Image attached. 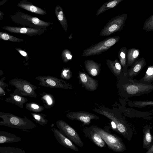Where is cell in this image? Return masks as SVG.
<instances>
[{
  "instance_id": "23",
  "label": "cell",
  "mask_w": 153,
  "mask_h": 153,
  "mask_svg": "<svg viewBox=\"0 0 153 153\" xmlns=\"http://www.w3.org/2000/svg\"><path fill=\"white\" fill-rule=\"evenodd\" d=\"M127 50L126 47H123L120 49L118 53L119 62L124 69L128 67L126 57Z\"/></svg>"
},
{
  "instance_id": "42",
  "label": "cell",
  "mask_w": 153,
  "mask_h": 153,
  "mask_svg": "<svg viewBox=\"0 0 153 153\" xmlns=\"http://www.w3.org/2000/svg\"><path fill=\"white\" fill-rule=\"evenodd\" d=\"M2 13L0 12V16L2 15Z\"/></svg>"
},
{
  "instance_id": "3",
  "label": "cell",
  "mask_w": 153,
  "mask_h": 153,
  "mask_svg": "<svg viewBox=\"0 0 153 153\" xmlns=\"http://www.w3.org/2000/svg\"><path fill=\"white\" fill-rule=\"evenodd\" d=\"M127 17V14L124 13L112 18L104 26L100 32V35L107 36L120 32L123 29Z\"/></svg>"
},
{
  "instance_id": "36",
  "label": "cell",
  "mask_w": 153,
  "mask_h": 153,
  "mask_svg": "<svg viewBox=\"0 0 153 153\" xmlns=\"http://www.w3.org/2000/svg\"><path fill=\"white\" fill-rule=\"evenodd\" d=\"M16 49L22 56L25 57H26L27 56V53L25 51L22 50L19 48H16Z\"/></svg>"
},
{
  "instance_id": "14",
  "label": "cell",
  "mask_w": 153,
  "mask_h": 153,
  "mask_svg": "<svg viewBox=\"0 0 153 153\" xmlns=\"http://www.w3.org/2000/svg\"><path fill=\"white\" fill-rule=\"evenodd\" d=\"M22 140V138L15 134L7 131H0V144L17 143Z\"/></svg>"
},
{
  "instance_id": "6",
  "label": "cell",
  "mask_w": 153,
  "mask_h": 153,
  "mask_svg": "<svg viewBox=\"0 0 153 153\" xmlns=\"http://www.w3.org/2000/svg\"><path fill=\"white\" fill-rule=\"evenodd\" d=\"M10 83L14 85L17 89L19 91L20 95L25 96L36 98L37 95L35 90L37 87L30 82L22 79H13Z\"/></svg>"
},
{
  "instance_id": "28",
  "label": "cell",
  "mask_w": 153,
  "mask_h": 153,
  "mask_svg": "<svg viewBox=\"0 0 153 153\" xmlns=\"http://www.w3.org/2000/svg\"><path fill=\"white\" fill-rule=\"evenodd\" d=\"M26 108L29 111L36 113L41 112L45 109L43 106L32 102L27 103L26 105Z\"/></svg>"
},
{
  "instance_id": "40",
  "label": "cell",
  "mask_w": 153,
  "mask_h": 153,
  "mask_svg": "<svg viewBox=\"0 0 153 153\" xmlns=\"http://www.w3.org/2000/svg\"><path fill=\"white\" fill-rule=\"evenodd\" d=\"M147 153H153V146L151 147V148H150L147 152Z\"/></svg>"
},
{
  "instance_id": "7",
  "label": "cell",
  "mask_w": 153,
  "mask_h": 153,
  "mask_svg": "<svg viewBox=\"0 0 153 153\" xmlns=\"http://www.w3.org/2000/svg\"><path fill=\"white\" fill-rule=\"evenodd\" d=\"M92 130L98 133L108 146L113 150L117 152H122L124 150V145L115 136L101 129L95 128Z\"/></svg>"
},
{
  "instance_id": "35",
  "label": "cell",
  "mask_w": 153,
  "mask_h": 153,
  "mask_svg": "<svg viewBox=\"0 0 153 153\" xmlns=\"http://www.w3.org/2000/svg\"><path fill=\"white\" fill-rule=\"evenodd\" d=\"M134 104L135 106L138 107H143L147 105H152L153 102L152 101H138L134 102Z\"/></svg>"
},
{
  "instance_id": "4",
  "label": "cell",
  "mask_w": 153,
  "mask_h": 153,
  "mask_svg": "<svg viewBox=\"0 0 153 153\" xmlns=\"http://www.w3.org/2000/svg\"><path fill=\"white\" fill-rule=\"evenodd\" d=\"M36 79L39 82V85L45 87L62 89H72V85L62 79L49 76H38Z\"/></svg>"
},
{
  "instance_id": "2",
  "label": "cell",
  "mask_w": 153,
  "mask_h": 153,
  "mask_svg": "<svg viewBox=\"0 0 153 153\" xmlns=\"http://www.w3.org/2000/svg\"><path fill=\"white\" fill-rule=\"evenodd\" d=\"M120 39L119 36L108 37L85 50L83 56H88L101 54L117 43Z\"/></svg>"
},
{
  "instance_id": "37",
  "label": "cell",
  "mask_w": 153,
  "mask_h": 153,
  "mask_svg": "<svg viewBox=\"0 0 153 153\" xmlns=\"http://www.w3.org/2000/svg\"><path fill=\"white\" fill-rule=\"evenodd\" d=\"M0 86L2 87L3 89L8 86L7 84L3 82L2 80H0Z\"/></svg>"
},
{
  "instance_id": "21",
  "label": "cell",
  "mask_w": 153,
  "mask_h": 153,
  "mask_svg": "<svg viewBox=\"0 0 153 153\" xmlns=\"http://www.w3.org/2000/svg\"><path fill=\"white\" fill-rule=\"evenodd\" d=\"M55 13L58 21L63 28L66 30L67 27V22L62 8L59 6L57 5L55 9Z\"/></svg>"
},
{
  "instance_id": "12",
  "label": "cell",
  "mask_w": 153,
  "mask_h": 153,
  "mask_svg": "<svg viewBox=\"0 0 153 153\" xmlns=\"http://www.w3.org/2000/svg\"><path fill=\"white\" fill-rule=\"evenodd\" d=\"M85 69L88 73L93 76H97L100 71L101 63L91 59L86 60L84 62Z\"/></svg>"
},
{
  "instance_id": "39",
  "label": "cell",
  "mask_w": 153,
  "mask_h": 153,
  "mask_svg": "<svg viewBox=\"0 0 153 153\" xmlns=\"http://www.w3.org/2000/svg\"><path fill=\"white\" fill-rule=\"evenodd\" d=\"M111 124L113 128L114 129H116L117 127L115 123L112 121L111 122Z\"/></svg>"
},
{
  "instance_id": "5",
  "label": "cell",
  "mask_w": 153,
  "mask_h": 153,
  "mask_svg": "<svg viewBox=\"0 0 153 153\" xmlns=\"http://www.w3.org/2000/svg\"><path fill=\"white\" fill-rule=\"evenodd\" d=\"M57 127L60 131L69 139L74 143L80 147L83 146V144L76 131L65 121L59 120L56 122Z\"/></svg>"
},
{
  "instance_id": "9",
  "label": "cell",
  "mask_w": 153,
  "mask_h": 153,
  "mask_svg": "<svg viewBox=\"0 0 153 153\" xmlns=\"http://www.w3.org/2000/svg\"><path fill=\"white\" fill-rule=\"evenodd\" d=\"M151 89H153V85L142 83L128 84L125 86V90L127 94L133 95L148 92Z\"/></svg>"
},
{
  "instance_id": "18",
  "label": "cell",
  "mask_w": 153,
  "mask_h": 153,
  "mask_svg": "<svg viewBox=\"0 0 153 153\" xmlns=\"http://www.w3.org/2000/svg\"><path fill=\"white\" fill-rule=\"evenodd\" d=\"M123 0H110L104 3L98 9L96 15L97 16L106 11L116 7Z\"/></svg>"
},
{
  "instance_id": "41",
  "label": "cell",
  "mask_w": 153,
  "mask_h": 153,
  "mask_svg": "<svg viewBox=\"0 0 153 153\" xmlns=\"http://www.w3.org/2000/svg\"><path fill=\"white\" fill-rule=\"evenodd\" d=\"M2 74H3V72H0V76H1V75H2Z\"/></svg>"
},
{
  "instance_id": "13",
  "label": "cell",
  "mask_w": 153,
  "mask_h": 153,
  "mask_svg": "<svg viewBox=\"0 0 153 153\" xmlns=\"http://www.w3.org/2000/svg\"><path fill=\"white\" fill-rule=\"evenodd\" d=\"M2 28L11 33L27 35L36 33L39 30L36 29L15 26H4Z\"/></svg>"
},
{
  "instance_id": "11",
  "label": "cell",
  "mask_w": 153,
  "mask_h": 153,
  "mask_svg": "<svg viewBox=\"0 0 153 153\" xmlns=\"http://www.w3.org/2000/svg\"><path fill=\"white\" fill-rule=\"evenodd\" d=\"M54 135L57 141L61 145L75 151L79 149L74 143L69 139L63 135L60 131L54 128L52 129Z\"/></svg>"
},
{
  "instance_id": "19",
  "label": "cell",
  "mask_w": 153,
  "mask_h": 153,
  "mask_svg": "<svg viewBox=\"0 0 153 153\" xmlns=\"http://www.w3.org/2000/svg\"><path fill=\"white\" fill-rule=\"evenodd\" d=\"M18 6L30 12L40 15H44L46 12L43 9L32 4L24 2H20Z\"/></svg>"
},
{
  "instance_id": "33",
  "label": "cell",
  "mask_w": 153,
  "mask_h": 153,
  "mask_svg": "<svg viewBox=\"0 0 153 153\" xmlns=\"http://www.w3.org/2000/svg\"><path fill=\"white\" fill-rule=\"evenodd\" d=\"M62 57L63 61L65 62H67L71 60L72 57L71 52L68 50H64L62 53Z\"/></svg>"
},
{
  "instance_id": "26",
  "label": "cell",
  "mask_w": 153,
  "mask_h": 153,
  "mask_svg": "<svg viewBox=\"0 0 153 153\" xmlns=\"http://www.w3.org/2000/svg\"><path fill=\"white\" fill-rule=\"evenodd\" d=\"M0 153H26L25 151L18 147H0Z\"/></svg>"
},
{
  "instance_id": "30",
  "label": "cell",
  "mask_w": 153,
  "mask_h": 153,
  "mask_svg": "<svg viewBox=\"0 0 153 153\" xmlns=\"http://www.w3.org/2000/svg\"><path fill=\"white\" fill-rule=\"evenodd\" d=\"M153 80V66L150 65L148 68L146 74L142 79L144 82H150Z\"/></svg>"
},
{
  "instance_id": "1",
  "label": "cell",
  "mask_w": 153,
  "mask_h": 153,
  "mask_svg": "<svg viewBox=\"0 0 153 153\" xmlns=\"http://www.w3.org/2000/svg\"><path fill=\"white\" fill-rule=\"evenodd\" d=\"M0 125L26 131L36 126L34 123L25 117L22 118L7 113L0 114Z\"/></svg>"
},
{
  "instance_id": "8",
  "label": "cell",
  "mask_w": 153,
  "mask_h": 153,
  "mask_svg": "<svg viewBox=\"0 0 153 153\" xmlns=\"http://www.w3.org/2000/svg\"><path fill=\"white\" fill-rule=\"evenodd\" d=\"M66 117L72 120H76L81 121L83 125H88L91 120L96 119L97 116L87 112L79 111L69 112L66 114Z\"/></svg>"
},
{
  "instance_id": "31",
  "label": "cell",
  "mask_w": 153,
  "mask_h": 153,
  "mask_svg": "<svg viewBox=\"0 0 153 153\" xmlns=\"http://www.w3.org/2000/svg\"><path fill=\"white\" fill-rule=\"evenodd\" d=\"M143 29L146 31H151L153 30V15H151L148 19H146L143 26Z\"/></svg>"
},
{
  "instance_id": "32",
  "label": "cell",
  "mask_w": 153,
  "mask_h": 153,
  "mask_svg": "<svg viewBox=\"0 0 153 153\" xmlns=\"http://www.w3.org/2000/svg\"><path fill=\"white\" fill-rule=\"evenodd\" d=\"M60 76L62 78L69 79L72 76L71 71L69 68H64L61 73Z\"/></svg>"
},
{
  "instance_id": "38",
  "label": "cell",
  "mask_w": 153,
  "mask_h": 153,
  "mask_svg": "<svg viewBox=\"0 0 153 153\" xmlns=\"http://www.w3.org/2000/svg\"><path fill=\"white\" fill-rule=\"evenodd\" d=\"M5 92L3 88L0 86V96H3L5 95Z\"/></svg>"
},
{
  "instance_id": "17",
  "label": "cell",
  "mask_w": 153,
  "mask_h": 153,
  "mask_svg": "<svg viewBox=\"0 0 153 153\" xmlns=\"http://www.w3.org/2000/svg\"><path fill=\"white\" fill-rule=\"evenodd\" d=\"M140 54V50L135 48L127 50L126 57L128 66H131L138 59Z\"/></svg>"
},
{
  "instance_id": "29",
  "label": "cell",
  "mask_w": 153,
  "mask_h": 153,
  "mask_svg": "<svg viewBox=\"0 0 153 153\" xmlns=\"http://www.w3.org/2000/svg\"><path fill=\"white\" fill-rule=\"evenodd\" d=\"M10 97L12 99V102L15 101L14 103L21 108H23V104L28 100L27 98L17 95H13Z\"/></svg>"
},
{
  "instance_id": "15",
  "label": "cell",
  "mask_w": 153,
  "mask_h": 153,
  "mask_svg": "<svg viewBox=\"0 0 153 153\" xmlns=\"http://www.w3.org/2000/svg\"><path fill=\"white\" fill-rule=\"evenodd\" d=\"M146 64V62L143 57L138 59L129 70V76L131 77L137 75Z\"/></svg>"
},
{
  "instance_id": "24",
  "label": "cell",
  "mask_w": 153,
  "mask_h": 153,
  "mask_svg": "<svg viewBox=\"0 0 153 153\" xmlns=\"http://www.w3.org/2000/svg\"><path fill=\"white\" fill-rule=\"evenodd\" d=\"M41 95L42 96V100L43 101L45 108H49L54 105V99L51 94L44 93L41 94Z\"/></svg>"
},
{
  "instance_id": "20",
  "label": "cell",
  "mask_w": 153,
  "mask_h": 153,
  "mask_svg": "<svg viewBox=\"0 0 153 153\" xmlns=\"http://www.w3.org/2000/svg\"><path fill=\"white\" fill-rule=\"evenodd\" d=\"M106 64L114 74L116 75L120 74L122 70V67L117 59H116L114 61L107 59Z\"/></svg>"
},
{
  "instance_id": "10",
  "label": "cell",
  "mask_w": 153,
  "mask_h": 153,
  "mask_svg": "<svg viewBox=\"0 0 153 153\" xmlns=\"http://www.w3.org/2000/svg\"><path fill=\"white\" fill-rule=\"evenodd\" d=\"M78 78L79 83L86 90L92 91L97 89L98 84L96 80L85 73L79 71Z\"/></svg>"
},
{
  "instance_id": "27",
  "label": "cell",
  "mask_w": 153,
  "mask_h": 153,
  "mask_svg": "<svg viewBox=\"0 0 153 153\" xmlns=\"http://www.w3.org/2000/svg\"><path fill=\"white\" fill-rule=\"evenodd\" d=\"M0 39L12 42H20L23 41V40L17 38L7 33L0 31Z\"/></svg>"
},
{
  "instance_id": "16",
  "label": "cell",
  "mask_w": 153,
  "mask_h": 153,
  "mask_svg": "<svg viewBox=\"0 0 153 153\" xmlns=\"http://www.w3.org/2000/svg\"><path fill=\"white\" fill-rule=\"evenodd\" d=\"M98 112L112 120L116 124L118 130L120 132L124 133L126 131V128L124 125L112 113L103 110H100Z\"/></svg>"
},
{
  "instance_id": "25",
  "label": "cell",
  "mask_w": 153,
  "mask_h": 153,
  "mask_svg": "<svg viewBox=\"0 0 153 153\" xmlns=\"http://www.w3.org/2000/svg\"><path fill=\"white\" fill-rule=\"evenodd\" d=\"M34 118L33 119L36 123L42 126H44L47 124L48 120L45 118L46 115L42 114L31 113Z\"/></svg>"
},
{
  "instance_id": "22",
  "label": "cell",
  "mask_w": 153,
  "mask_h": 153,
  "mask_svg": "<svg viewBox=\"0 0 153 153\" xmlns=\"http://www.w3.org/2000/svg\"><path fill=\"white\" fill-rule=\"evenodd\" d=\"M21 17L37 26H49L50 24L49 23L41 20L37 17L31 16L27 14H22Z\"/></svg>"
},
{
  "instance_id": "34",
  "label": "cell",
  "mask_w": 153,
  "mask_h": 153,
  "mask_svg": "<svg viewBox=\"0 0 153 153\" xmlns=\"http://www.w3.org/2000/svg\"><path fill=\"white\" fill-rule=\"evenodd\" d=\"M152 141V137L149 130L146 131L144 136L143 143L145 145H149Z\"/></svg>"
}]
</instances>
